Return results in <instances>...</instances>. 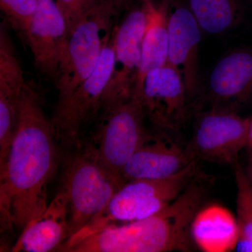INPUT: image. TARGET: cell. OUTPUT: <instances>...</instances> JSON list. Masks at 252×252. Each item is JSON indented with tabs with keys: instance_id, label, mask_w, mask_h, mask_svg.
Listing matches in <instances>:
<instances>
[{
	"instance_id": "obj_1",
	"label": "cell",
	"mask_w": 252,
	"mask_h": 252,
	"mask_svg": "<svg viewBox=\"0 0 252 252\" xmlns=\"http://www.w3.org/2000/svg\"><path fill=\"white\" fill-rule=\"evenodd\" d=\"M56 140L42 97L34 83L26 81L17 130L0 170L1 230H23L47 208L48 185L57 162Z\"/></svg>"
},
{
	"instance_id": "obj_2",
	"label": "cell",
	"mask_w": 252,
	"mask_h": 252,
	"mask_svg": "<svg viewBox=\"0 0 252 252\" xmlns=\"http://www.w3.org/2000/svg\"><path fill=\"white\" fill-rule=\"evenodd\" d=\"M206 195L197 177L173 203L147 217L100 230L81 240L69 252H187L191 225Z\"/></svg>"
},
{
	"instance_id": "obj_3",
	"label": "cell",
	"mask_w": 252,
	"mask_h": 252,
	"mask_svg": "<svg viewBox=\"0 0 252 252\" xmlns=\"http://www.w3.org/2000/svg\"><path fill=\"white\" fill-rule=\"evenodd\" d=\"M198 176V160H195L167 178L125 182L105 208L63 243L59 251L67 252L81 240L105 228L153 216L173 203Z\"/></svg>"
},
{
	"instance_id": "obj_4",
	"label": "cell",
	"mask_w": 252,
	"mask_h": 252,
	"mask_svg": "<svg viewBox=\"0 0 252 252\" xmlns=\"http://www.w3.org/2000/svg\"><path fill=\"white\" fill-rule=\"evenodd\" d=\"M121 11L114 0H94L68 32L54 82L59 101L94 72Z\"/></svg>"
},
{
	"instance_id": "obj_5",
	"label": "cell",
	"mask_w": 252,
	"mask_h": 252,
	"mask_svg": "<svg viewBox=\"0 0 252 252\" xmlns=\"http://www.w3.org/2000/svg\"><path fill=\"white\" fill-rule=\"evenodd\" d=\"M145 117L140 99L134 96L105 106L97 119L91 143L86 145L105 168L122 180L126 164L149 139Z\"/></svg>"
},
{
	"instance_id": "obj_6",
	"label": "cell",
	"mask_w": 252,
	"mask_h": 252,
	"mask_svg": "<svg viewBox=\"0 0 252 252\" xmlns=\"http://www.w3.org/2000/svg\"><path fill=\"white\" fill-rule=\"evenodd\" d=\"M117 24L90 77L67 97L58 101L51 121L56 141L63 146L80 149L86 129L98 119L112 77Z\"/></svg>"
},
{
	"instance_id": "obj_7",
	"label": "cell",
	"mask_w": 252,
	"mask_h": 252,
	"mask_svg": "<svg viewBox=\"0 0 252 252\" xmlns=\"http://www.w3.org/2000/svg\"><path fill=\"white\" fill-rule=\"evenodd\" d=\"M124 183L105 168L87 147L72 158L61 188L68 200L70 237L97 217Z\"/></svg>"
},
{
	"instance_id": "obj_8",
	"label": "cell",
	"mask_w": 252,
	"mask_h": 252,
	"mask_svg": "<svg viewBox=\"0 0 252 252\" xmlns=\"http://www.w3.org/2000/svg\"><path fill=\"white\" fill-rule=\"evenodd\" d=\"M251 119L225 109L199 112L187 148L196 160L234 166L239 154L247 147Z\"/></svg>"
},
{
	"instance_id": "obj_9",
	"label": "cell",
	"mask_w": 252,
	"mask_h": 252,
	"mask_svg": "<svg viewBox=\"0 0 252 252\" xmlns=\"http://www.w3.org/2000/svg\"><path fill=\"white\" fill-rule=\"evenodd\" d=\"M147 21V0H141L139 4L130 6L122 22L118 23L114 67L102 108L133 96Z\"/></svg>"
},
{
	"instance_id": "obj_10",
	"label": "cell",
	"mask_w": 252,
	"mask_h": 252,
	"mask_svg": "<svg viewBox=\"0 0 252 252\" xmlns=\"http://www.w3.org/2000/svg\"><path fill=\"white\" fill-rule=\"evenodd\" d=\"M136 98L146 117L160 128L180 130L189 118V97L182 75L167 64L150 71Z\"/></svg>"
},
{
	"instance_id": "obj_11",
	"label": "cell",
	"mask_w": 252,
	"mask_h": 252,
	"mask_svg": "<svg viewBox=\"0 0 252 252\" xmlns=\"http://www.w3.org/2000/svg\"><path fill=\"white\" fill-rule=\"evenodd\" d=\"M168 17L167 64L180 73L189 99L199 91L198 54L202 30L189 5L165 0Z\"/></svg>"
},
{
	"instance_id": "obj_12",
	"label": "cell",
	"mask_w": 252,
	"mask_h": 252,
	"mask_svg": "<svg viewBox=\"0 0 252 252\" xmlns=\"http://www.w3.org/2000/svg\"><path fill=\"white\" fill-rule=\"evenodd\" d=\"M26 81L8 25L0 26V169L4 168L17 130Z\"/></svg>"
},
{
	"instance_id": "obj_13",
	"label": "cell",
	"mask_w": 252,
	"mask_h": 252,
	"mask_svg": "<svg viewBox=\"0 0 252 252\" xmlns=\"http://www.w3.org/2000/svg\"><path fill=\"white\" fill-rule=\"evenodd\" d=\"M67 34V22L56 1L38 0L24 37L38 71L48 80L56 81Z\"/></svg>"
},
{
	"instance_id": "obj_14",
	"label": "cell",
	"mask_w": 252,
	"mask_h": 252,
	"mask_svg": "<svg viewBox=\"0 0 252 252\" xmlns=\"http://www.w3.org/2000/svg\"><path fill=\"white\" fill-rule=\"evenodd\" d=\"M206 96L211 108L233 112L251 98L252 50H235L217 63L209 77Z\"/></svg>"
},
{
	"instance_id": "obj_15",
	"label": "cell",
	"mask_w": 252,
	"mask_h": 252,
	"mask_svg": "<svg viewBox=\"0 0 252 252\" xmlns=\"http://www.w3.org/2000/svg\"><path fill=\"white\" fill-rule=\"evenodd\" d=\"M195 160L187 147L182 148L175 143L149 137L126 164L122 178L125 182L167 178L179 173Z\"/></svg>"
},
{
	"instance_id": "obj_16",
	"label": "cell",
	"mask_w": 252,
	"mask_h": 252,
	"mask_svg": "<svg viewBox=\"0 0 252 252\" xmlns=\"http://www.w3.org/2000/svg\"><path fill=\"white\" fill-rule=\"evenodd\" d=\"M69 237L68 200L61 189L42 215L23 230L12 252L57 251Z\"/></svg>"
},
{
	"instance_id": "obj_17",
	"label": "cell",
	"mask_w": 252,
	"mask_h": 252,
	"mask_svg": "<svg viewBox=\"0 0 252 252\" xmlns=\"http://www.w3.org/2000/svg\"><path fill=\"white\" fill-rule=\"evenodd\" d=\"M191 236L204 251H229L236 248L238 244V222L226 209L218 205L207 207L195 215Z\"/></svg>"
},
{
	"instance_id": "obj_18",
	"label": "cell",
	"mask_w": 252,
	"mask_h": 252,
	"mask_svg": "<svg viewBox=\"0 0 252 252\" xmlns=\"http://www.w3.org/2000/svg\"><path fill=\"white\" fill-rule=\"evenodd\" d=\"M147 21L142 44L140 70L134 91L137 97L144 78L150 71L167 64L168 55V17L165 0L156 4L147 0Z\"/></svg>"
},
{
	"instance_id": "obj_19",
	"label": "cell",
	"mask_w": 252,
	"mask_h": 252,
	"mask_svg": "<svg viewBox=\"0 0 252 252\" xmlns=\"http://www.w3.org/2000/svg\"><path fill=\"white\" fill-rule=\"evenodd\" d=\"M189 6L202 31L220 34L238 26L243 10L239 0H189Z\"/></svg>"
},
{
	"instance_id": "obj_20",
	"label": "cell",
	"mask_w": 252,
	"mask_h": 252,
	"mask_svg": "<svg viewBox=\"0 0 252 252\" xmlns=\"http://www.w3.org/2000/svg\"><path fill=\"white\" fill-rule=\"evenodd\" d=\"M237 185L238 252H252V184L240 164L234 165Z\"/></svg>"
},
{
	"instance_id": "obj_21",
	"label": "cell",
	"mask_w": 252,
	"mask_h": 252,
	"mask_svg": "<svg viewBox=\"0 0 252 252\" xmlns=\"http://www.w3.org/2000/svg\"><path fill=\"white\" fill-rule=\"evenodd\" d=\"M38 0H0V6L10 27L25 36L37 7Z\"/></svg>"
},
{
	"instance_id": "obj_22",
	"label": "cell",
	"mask_w": 252,
	"mask_h": 252,
	"mask_svg": "<svg viewBox=\"0 0 252 252\" xmlns=\"http://www.w3.org/2000/svg\"><path fill=\"white\" fill-rule=\"evenodd\" d=\"M93 1L94 0H56V2L65 18L67 33Z\"/></svg>"
},
{
	"instance_id": "obj_23",
	"label": "cell",
	"mask_w": 252,
	"mask_h": 252,
	"mask_svg": "<svg viewBox=\"0 0 252 252\" xmlns=\"http://www.w3.org/2000/svg\"><path fill=\"white\" fill-rule=\"evenodd\" d=\"M114 1L117 4L118 7L121 9V11H122L123 9L132 6L133 0H114Z\"/></svg>"
},
{
	"instance_id": "obj_24",
	"label": "cell",
	"mask_w": 252,
	"mask_h": 252,
	"mask_svg": "<svg viewBox=\"0 0 252 252\" xmlns=\"http://www.w3.org/2000/svg\"><path fill=\"white\" fill-rule=\"evenodd\" d=\"M247 147L250 149V152H252V118L250 123V130H249V136Z\"/></svg>"
},
{
	"instance_id": "obj_25",
	"label": "cell",
	"mask_w": 252,
	"mask_h": 252,
	"mask_svg": "<svg viewBox=\"0 0 252 252\" xmlns=\"http://www.w3.org/2000/svg\"><path fill=\"white\" fill-rule=\"evenodd\" d=\"M247 175L252 184V152H251V157H250V162H249L248 171Z\"/></svg>"
},
{
	"instance_id": "obj_26",
	"label": "cell",
	"mask_w": 252,
	"mask_h": 252,
	"mask_svg": "<svg viewBox=\"0 0 252 252\" xmlns=\"http://www.w3.org/2000/svg\"><path fill=\"white\" fill-rule=\"evenodd\" d=\"M251 1H252V0H251Z\"/></svg>"
}]
</instances>
